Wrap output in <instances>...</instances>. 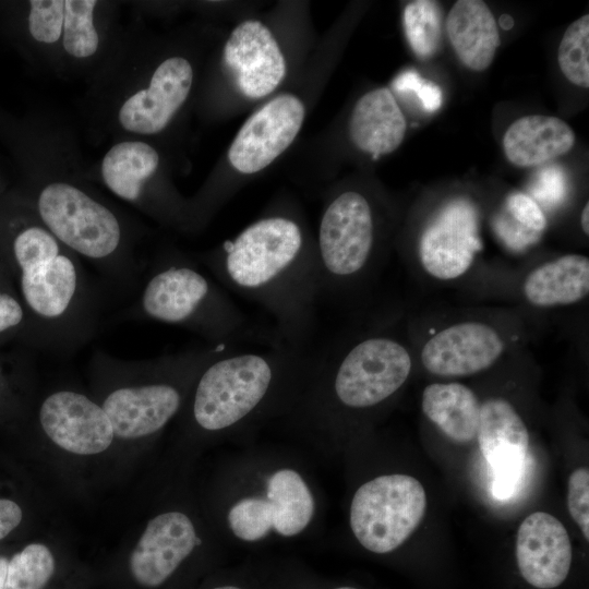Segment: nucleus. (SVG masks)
Segmentation results:
<instances>
[{
    "label": "nucleus",
    "instance_id": "1",
    "mask_svg": "<svg viewBox=\"0 0 589 589\" xmlns=\"http://www.w3.org/2000/svg\"><path fill=\"white\" fill-rule=\"evenodd\" d=\"M28 204L41 224L80 260L117 280L135 269V229L92 187L72 130L47 116L37 128Z\"/></svg>",
    "mask_w": 589,
    "mask_h": 589
},
{
    "label": "nucleus",
    "instance_id": "2",
    "mask_svg": "<svg viewBox=\"0 0 589 589\" xmlns=\"http://www.w3.org/2000/svg\"><path fill=\"white\" fill-rule=\"evenodd\" d=\"M203 262L220 284L272 317L278 342L303 349L322 289L316 248L300 224L285 215L263 217Z\"/></svg>",
    "mask_w": 589,
    "mask_h": 589
},
{
    "label": "nucleus",
    "instance_id": "3",
    "mask_svg": "<svg viewBox=\"0 0 589 589\" xmlns=\"http://www.w3.org/2000/svg\"><path fill=\"white\" fill-rule=\"evenodd\" d=\"M195 79L192 62L170 55L151 60L137 19L123 25L100 71L88 82L84 115L98 140L142 139L163 134L188 101Z\"/></svg>",
    "mask_w": 589,
    "mask_h": 589
},
{
    "label": "nucleus",
    "instance_id": "4",
    "mask_svg": "<svg viewBox=\"0 0 589 589\" xmlns=\"http://www.w3.org/2000/svg\"><path fill=\"white\" fill-rule=\"evenodd\" d=\"M22 214L10 237L22 303L47 348L73 350L95 326V299L85 271L28 203Z\"/></svg>",
    "mask_w": 589,
    "mask_h": 589
},
{
    "label": "nucleus",
    "instance_id": "5",
    "mask_svg": "<svg viewBox=\"0 0 589 589\" xmlns=\"http://www.w3.org/2000/svg\"><path fill=\"white\" fill-rule=\"evenodd\" d=\"M311 359L303 349L284 344L249 352L230 347L209 361L193 384V422L212 433L239 425L303 378Z\"/></svg>",
    "mask_w": 589,
    "mask_h": 589
},
{
    "label": "nucleus",
    "instance_id": "6",
    "mask_svg": "<svg viewBox=\"0 0 589 589\" xmlns=\"http://www.w3.org/2000/svg\"><path fill=\"white\" fill-rule=\"evenodd\" d=\"M141 316L191 330L208 345H232L242 338L249 318L197 266L180 256L160 260L137 301Z\"/></svg>",
    "mask_w": 589,
    "mask_h": 589
},
{
    "label": "nucleus",
    "instance_id": "7",
    "mask_svg": "<svg viewBox=\"0 0 589 589\" xmlns=\"http://www.w3.org/2000/svg\"><path fill=\"white\" fill-rule=\"evenodd\" d=\"M231 345L164 354L139 362L142 378L117 382L99 404L115 438L134 441L159 432L181 409L185 388L203 368Z\"/></svg>",
    "mask_w": 589,
    "mask_h": 589
},
{
    "label": "nucleus",
    "instance_id": "8",
    "mask_svg": "<svg viewBox=\"0 0 589 589\" xmlns=\"http://www.w3.org/2000/svg\"><path fill=\"white\" fill-rule=\"evenodd\" d=\"M325 365L312 360L310 371L324 383L326 402L345 409L375 407L393 396L407 381L412 360L393 337L373 335L360 339Z\"/></svg>",
    "mask_w": 589,
    "mask_h": 589
},
{
    "label": "nucleus",
    "instance_id": "9",
    "mask_svg": "<svg viewBox=\"0 0 589 589\" xmlns=\"http://www.w3.org/2000/svg\"><path fill=\"white\" fill-rule=\"evenodd\" d=\"M425 509V491L416 478L384 474L356 491L349 512L350 528L364 549L386 554L412 534Z\"/></svg>",
    "mask_w": 589,
    "mask_h": 589
},
{
    "label": "nucleus",
    "instance_id": "10",
    "mask_svg": "<svg viewBox=\"0 0 589 589\" xmlns=\"http://www.w3.org/2000/svg\"><path fill=\"white\" fill-rule=\"evenodd\" d=\"M374 244L375 225L366 197L356 191L334 197L322 215L315 245L322 297L362 277Z\"/></svg>",
    "mask_w": 589,
    "mask_h": 589
},
{
    "label": "nucleus",
    "instance_id": "11",
    "mask_svg": "<svg viewBox=\"0 0 589 589\" xmlns=\"http://www.w3.org/2000/svg\"><path fill=\"white\" fill-rule=\"evenodd\" d=\"M161 167V154L153 142L120 139L112 141L99 161L87 168V177L145 215L184 223L183 207L165 191Z\"/></svg>",
    "mask_w": 589,
    "mask_h": 589
},
{
    "label": "nucleus",
    "instance_id": "12",
    "mask_svg": "<svg viewBox=\"0 0 589 589\" xmlns=\"http://www.w3.org/2000/svg\"><path fill=\"white\" fill-rule=\"evenodd\" d=\"M119 8L115 1L65 0L58 76L89 82L100 71L123 28Z\"/></svg>",
    "mask_w": 589,
    "mask_h": 589
},
{
    "label": "nucleus",
    "instance_id": "13",
    "mask_svg": "<svg viewBox=\"0 0 589 589\" xmlns=\"http://www.w3.org/2000/svg\"><path fill=\"white\" fill-rule=\"evenodd\" d=\"M476 437L492 470L493 496L501 501L513 497L525 477L529 447L522 419L506 399H486L480 407Z\"/></svg>",
    "mask_w": 589,
    "mask_h": 589
},
{
    "label": "nucleus",
    "instance_id": "14",
    "mask_svg": "<svg viewBox=\"0 0 589 589\" xmlns=\"http://www.w3.org/2000/svg\"><path fill=\"white\" fill-rule=\"evenodd\" d=\"M192 520L182 512H166L152 518L132 550L128 569L143 589H159L170 582L199 545Z\"/></svg>",
    "mask_w": 589,
    "mask_h": 589
},
{
    "label": "nucleus",
    "instance_id": "15",
    "mask_svg": "<svg viewBox=\"0 0 589 589\" xmlns=\"http://www.w3.org/2000/svg\"><path fill=\"white\" fill-rule=\"evenodd\" d=\"M303 120L304 106L297 96L273 98L239 130L228 151L230 165L244 175L264 169L289 147Z\"/></svg>",
    "mask_w": 589,
    "mask_h": 589
},
{
    "label": "nucleus",
    "instance_id": "16",
    "mask_svg": "<svg viewBox=\"0 0 589 589\" xmlns=\"http://www.w3.org/2000/svg\"><path fill=\"white\" fill-rule=\"evenodd\" d=\"M38 421L53 444L76 455L103 453L115 438L103 407L75 390L61 389L49 394L39 407Z\"/></svg>",
    "mask_w": 589,
    "mask_h": 589
},
{
    "label": "nucleus",
    "instance_id": "17",
    "mask_svg": "<svg viewBox=\"0 0 589 589\" xmlns=\"http://www.w3.org/2000/svg\"><path fill=\"white\" fill-rule=\"evenodd\" d=\"M223 64L241 94L262 98L271 94L286 74V62L271 31L248 20L230 34L223 51Z\"/></svg>",
    "mask_w": 589,
    "mask_h": 589
},
{
    "label": "nucleus",
    "instance_id": "18",
    "mask_svg": "<svg viewBox=\"0 0 589 589\" xmlns=\"http://www.w3.org/2000/svg\"><path fill=\"white\" fill-rule=\"evenodd\" d=\"M481 248L474 208L458 200L446 205L426 226L419 243L420 261L433 277L447 280L470 267Z\"/></svg>",
    "mask_w": 589,
    "mask_h": 589
},
{
    "label": "nucleus",
    "instance_id": "19",
    "mask_svg": "<svg viewBox=\"0 0 589 589\" xmlns=\"http://www.w3.org/2000/svg\"><path fill=\"white\" fill-rule=\"evenodd\" d=\"M504 346L491 325L462 322L432 336L422 348L421 362L437 376H466L489 369L501 357Z\"/></svg>",
    "mask_w": 589,
    "mask_h": 589
},
{
    "label": "nucleus",
    "instance_id": "20",
    "mask_svg": "<svg viewBox=\"0 0 589 589\" xmlns=\"http://www.w3.org/2000/svg\"><path fill=\"white\" fill-rule=\"evenodd\" d=\"M573 551L564 525L553 515L536 512L520 524L516 561L522 578L538 589L558 587L568 576Z\"/></svg>",
    "mask_w": 589,
    "mask_h": 589
},
{
    "label": "nucleus",
    "instance_id": "21",
    "mask_svg": "<svg viewBox=\"0 0 589 589\" xmlns=\"http://www.w3.org/2000/svg\"><path fill=\"white\" fill-rule=\"evenodd\" d=\"M407 123L393 93L386 88L364 94L356 104L349 134L353 144L373 158L394 152L402 142Z\"/></svg>",
    "mask_w": 589,
    "mask_h": 589
},
{
    "label": "nucleus",
    "instance_id": "22",
    "mask_svg": "<svg viewBox=\"0 0 589 589\" xmlns=\"http://www.w3.org/2000/svg\"><path fill=\"white\" fill-rule=\"evenodd\" d=\"M446 33L464 65L473 71L491 65L500 34L495 17L483 1H456L446 17Z\"/></svg>",
    "mask_w": 589,
    "mask_h": 589
},
{
    "label": "nucleus",
    "instance_id": "23",
    "mask_svg": "<svg viewBox=\"0 0 589 589\" xmlns=\"http://www.w3.org/2000/svg\"><path fill=\"white\" fill-rule=\"evenodd\" d=\"M575 144L573 129L562 119L532 115L517 119L503 139L507 159L519 167H531L566 154Z\"/></svg>",
    "mask_w": 589,
    "mask_h": 589
},
{
    "label": "nucleus",
    "instance_id": "24",
    "mask_svg": "<svg viewBox=\"0 0 589 589\" xmlns=\"http://www.w3.org/2000/svg\"><path fill=\"white\" fill-rule=\"evenodd\" d=\"M529 303L540 308L568 305L589 293V259L567 254L532 269L522 285Z\"/></svg>",
    "mask_w": 589,
    "mask_h": 589
},
{
    "label": "nucleus",
    "instance_id": "25",
    "mask_svg": "<svg viewBox=\"0 0 589 589\" xmlns=\"http://www.w3.org/2000/svg\"><path fill=\"white\" fill-rule=\"evenodd\" d=\"M421 407L426 418L449 438L466 443L476 437L481 404L466 385L432 383L422 393Z\"/></svg>",
    "mask_w": 589,
    "mask_h": 589
},
{
    "label": "nucleus",
    "instance_id": "26",
    "mask_svg": "<svg viewBox=\"0 0 589 589\" xmlns=\"http://www.w3.org/2000/svg\"><path fill=\"white\" fill-rule=\"evenodd\" d=\"M266 500L273 513V529L283 537L302 532L314 514V500L303 478L294 470L284 468L267 480Z\"/></svg>",
    "mask_w": 589,
    "mask_h": 589
},
{
    "label": "nucleus",
    "instance_id": "27",
    "mask_svg": "<svg viewBox=\"0 0 589 589\" xmlns=\"http://www.w3.org/2000/svg\"><path fill=\"white\" fill-rule=\"evenodd\" d=\"M65 0L27 1L26 32L47 71L57 75L64 32Z\"/></svg>",
    "mask_w": 589,
    "mask_h": 589
},
{
    "label": "nucleus",
    "instance_id": "28",
    "mask_svg": "<svg viewBox=\"0 0 589 589\" xmlns=\"http://www.w3.org/2000/svg\"><path fill=\"white\" fill-rule=\"evenodd\" d=\"M56 569L51 550L43 543H31L9 560L3 589H46Z\"/></svg>",
    "mask_w": 589,
    "mask_h": 589
},
{
    "label": "nucleus",
    "instance_id": "29",
    "mask_svg": "<svg viewBox=\"0 0 589 589\" xmlns=\"http://www.w3.org/2000/svg\"><path fill=\"white\" fill-rule=\"evenodd\" d=\"M404 29L408 43L420 59L431 58L442 39V12L435 1L417 0L404 10Z\"/></svg>",
    "mask_w": 589,
    "mask_h": 589
},
{
    "label": "nucleus",
    "instance_id": "30",
    "mask_svg": "<svg viewBox=\"0 0 589 589\" xmlns=\"http://www.w3.org/2000/svg\"><path fill=\"white\" fill-rule=\"evenodd\" d=\"M557 62L561 71L573 84L589 87V15L573 22L558 46Z\"/></svg>",
    "mask_w": 589,
    "mask_h": 589
},
{
    "label": "nucleus",
    "instance_id": "31",
    "mask_svg": "<svg viewBox=\"0 0 589 589\" xmlns=\"http://www.w3.org/2000/svg\"><path fill=\"white\" fill-rule=\"evenodd\" d=\"M227 520L232 533L240 540L255 542L273 529V513L266 498L247 496L229 509Z\"/></svg>",
    "mask_w": 589,
    "mask_h": 589
},
{
    "label": "nucleus",
    "instance_id": "32",
    "mask_svg": "<svg viewBox=\"0 0 589 589\" xmlns=\"http://www.w3.org/2000/svg\"><path fill=\"white\" fill-rule=\"evenodd\" d=\"M567 506L572 518L579 526L586 540L589 539V471L579 468L568 478Z\"/></svg>",
    "mask_w": 589,
    "mask_h": 589
},
{
    "label": "nucleus",
    "instance_id": "33",
    "mask_svg": "<svg viewBox=\"0 0 589 589\" xmlns=\"http://www.w3.org/2000/svg\"><path fill=\"white\" fill-rule=\"evenodd\" d=\"M530 191L536 200L544 204H557L567 192V177L557 165H549L539 169L531 181Z\"/></svg>",
    "mask_w": 589,
    "mask_h": 589
},
{
    "label": "nucleus",
    "instance_id": "34",
    "mask_svg": "<svg viewBox=\"0 0 589 589\" xmlns=\"http://www.w3.org/2000/svg\"><path fill=\"white\" fill-rule=\"evenodd\" d=\"M506 209L518 225L538 233L546 226V219L538 203L527 194L513 193L507 197Z\"/></svg>",
    "mask_w": 589,
    "mask_h": 589
},
{
    "label": "nucleus",
    "instance_id": "35",
    "mask_svg": "<svg viewBox=\"0 0 589 589\" xmlns=\"http://www.w3.org/2000/svg\"><path fill=\"white\" fill-rule=\"evenodd\" d=\"M26 317L27 313L22 300L0 289V334L20 327Z\"/></svg>",
    "mask_w": 589,
    "mask_h": 589
},
{
    "label": "nucleus",
    "instance_id": "36",
    "mask_svg": "<svg viewBox=\"0 0 589 589\" xmlns=\"http://www.w3.org/2000/svg\"><path fill=\"white\" fill-rule=\"evenodd\" d=\"M22 517L23 513L17 503L0 498V540L21 524Z\"/></svg>",
    "mask_w": 589,
    "mask_h": 589
},
{
    "label": "nucleus",
    "instance_id": "37",
    "mask_svg": "<svg viewBox=\"0 0 589 589\" xmlns=\"http://www.w3.org/2000/svg\"><path fill=\"white\" fill-rule=\"evenodd\" d=\"M413 94L419 98L422 107L430 112L436 111L443 101V94L440 86L423 77Z\"/></svg>",
    "mask_w": 589,
    "mask_h": 589
},
{
    "label": "nucleus",
    "instance_id": "38",
    "mask_svg": "<svg viewBox=\"0 0 589 589\" xmlns=\"http://www.w3.org/2000/svg\"><path fill=\"white\" fill-rule=\"evenodd\" d=\"M421 80L422 77L416 71L407 70L394 79L392 87L398 94L413 93Z\"/></svg>",
    "mask_w": 589,
    "mask_h": 589
},
{
    "label": "nucleus",
    "instance_id": "39",
    "mask_svg": "<svg viewBox=\"0 0 589 589\" xmlns=\"http://www.w3.org/2000/svg\"><path fill=\"white\" fill-rule=\"evenodd\" d=\"M208 589H252L245 585V581L226 580L211 586Z\"/></svg>",
    "mask_w": 589,
    "mask_h": 589
},
{
    "label": "nucleus",
    "instance_id": "40",
    "mask_svg": "<svg viewBox=\"0 0 589 589\" xmlns=\"http://www.w3.org/2000/svg\"><path fill=\"white\" fill-rule=\"evenodd\" d=\"M589 204L586 203L585 207L582 208V212H581V217H580V223H581V228L584 230V232L586 235H589Z\"/></svg>",
    "mask_w": 589,
    "mask_h": 589
},
{
    "label": "nucleus",
    "instance_id": "41",
    "mask_svg": "<svg viewBox=\"0 0 589 589\" xmlns=\"http://www.w3.org/2000/svg\"><path fill=\"white\" fill-rule=\"evenodd\" d=\"M9 560L0 556V589H3Z\"/></svg>",
    "mask_w": 589,
    "mask_h": 589
},
{
    "label": "nucleus",
    "instance_id": "42",
    "mask_svg": "<svg viewBox=\"0 0 589 589\" xmlns=\"http://www.w3.org/2000/svg\"><path fill=\"white\" fill-rule=\"evenodd\" d=\"M329 589H359V588L353 587V586H337Z\"/></svg>",
    "mask_w": 589,
    "mask_h": 589
}]
</instances>
